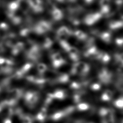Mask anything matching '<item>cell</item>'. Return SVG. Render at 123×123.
<instances>
[{"label":"cell","mask_w":123,"mask_h":123,"mask_svg":"<svg viewBox=\"0 0 123 123\" xmlns=\"http://www.w3.org/2000/svg\"><path fill=\"white\" fill-rule=\"evenodd\" d=\"M46 112L45 111H42V112L38 114L37 117V119L38 120L40 121V122H42L44 120V119L46 118Z\"/></svg>","instance_id":"1"},{"label":"cell","mask_w":123,"mask_h":123,"mask_svg":"<svg viewBox=\"0 0 123 123\" xmlns=\"http://www.w3.org/2000/svg\"><path fill=\"white\" fill-rule=\"evenodd\" d=\"M3 123H12V121L10 119H5V120H4V122Z\"/></svg>","instance_id":"6"},{"label":"cell","mask_w":123,"mask_h":123,"mask_svg":"<svg viewBox=\"0 0 123 123\" xmlns=\"http://www.w3.org/2000/svg\"><path fill=\"white\" fill-rule=\"evenodd\" d=\"M79 109L80 110H85L88 108L87 105L86 104H81L79 106Z\"/></svg>","instance_id":"3"},{"label":"cell","mask_w":123,"mask_h":123,"mask_svg":"<svg viewBox=\"0 0 123 123\" xmlns=\"http://www.w3.org/2000/svg\"><path fill=\"white\" fill-rule=\"evenodd\" d=\"M122 123H123V120H122Z\"/></svg>","instance_id":"7"},{"label":"cell","mask_w":123,"mask_h":123,"mask_svg":"<svg viewBox=\"0 0 123 123\" xmlns=\"http://www.w3.org/2000/svg\"><path fill=\"white\" fill-rule=\"evenodd\" d=\"M63 114L62 112H59V113H56V114H55L52 117V119L54 120H58L59 119L62 117L63 116Z\"/></svg>","instance_id":"2"},{"label":"cell","mask_w":123,"mask_h":123,"mask_svg":"<svg viewBox=\"0 0 123 123\" xmlns=\"http://www.w3.org/2000/svg\"><path fill=\"white\" fill-rule=\"evenodd\" d=\"M23 123H32L31 120L28 118H25L24 119H23Z\"/></svg>","instance_id":"5"},{"label":"cell","mask_w":123,"mask_h":123,"mask_svg":"<svg viewBox=\"0 0 123 123\" xmlns=\"http://www.w3.org/2000/svg\"><path fill=\"white\" fill-rule=\"evenodd\" d=\"M116 105L118 107H123V100H119L116 103Z\"/></svg>","instance_id":"4"}]
</instances>
